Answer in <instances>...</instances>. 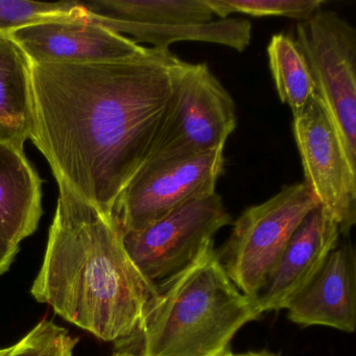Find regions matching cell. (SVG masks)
Instances as JSON below:
<instances>
[{
  "instance_id": "8992f818",
  "label": "cell",
  "mask_w": 356,
  "mask_h": 356,
  "mask_svg": "<svg viewBox=\"0 0 356 356\" xmlns=\"http://www.w3.org/2000/svg\"><path fill=\"white\" fill-rule=\"evenodd\" d=\"M318 202L305 183L286 185L274 197L243 210L218 257L230 280L253 300L291 235Z\"/></svg>"
},
{
  "instance_id": "44dd1931",
  "label": "cell",
  "mask_w": 356,
  "mask_h": 356,
  "mask_svg": "<svg viewBox=\"0 0 356 356\" xmlns=\"http://www.w3.org/2000/svg\"><path fill=\"white\" fill-rule=\"evenodd\" d=\"M234 356H279L268 351H249L243 354H235Z\"/></svg>"
},
{
  "instance_id": "52a82bcc",
  "label": "cell",
  "mask_w": 356,
  "mask_h": 356,
  "mask_svg": "<svg viewBox=\"0 0 356 356\" xmlns=\"http://www.w3.org/2000/svg\"><path fill=\"white\" fill-rule=\"evenodd\" d=\"M296 34L316 97L356 170V30L337 12L321 9L298 22Z\"/></svg>"
},
{
  "instance_id": "ffe728a7",
  "label": "cell",
  "mask_w": 356,
  "mask_h": 356,
  "mask_svg": "<svg viewBox=\"0 0 356 356\" xmlns=\"http://www.w3.org/2000/svg\"><path fill=\"white\" fill-rule=\"evenodd\" d=\"M18 252L19 245L0 238V276L9 270Z\"/></svg>"
},
{
  "instance_id": "7a4b0ae2",
  "label": "cell",
  "mask_w": 356,
  "mask_h": 356,
  "mask_svg": "<svg viewBox=\"0 0 356 356\" xmlns=\"http://www.w3.org/2000/svg\"><path fill=\"white\" fill-rule=\"evenodd\" d=\"M58 184L57 209L31 293L72 324L120 345L136 333L156 284L131 259L112 218Z\"/></svg>"
},
{
  "instance_id": "cb8c5ba5",
  "label": "cell",
  "mask_w": 356,
  "mask_h": 356,
  "mask_svg": "<svg viewBox=\"0 0 356 356\" xmlns=\"http://www.w3.org/2000/svg\"><path fill=\"white\" fill-rule=\"evenodd\" d=\"M0 356H3V350H0Z\"/></svg>"
},
{
  "instance_id": "8fae6325",
  "label": "cell",
  "mask_w": 356,
  "mask_h": 356,
  "mask_svg": "<svg viewBox=\"0 0 356 356\" xmlns=\"http://www.w3.org/2000/svg\"><path fill=\"white\" fill-rule=\"evenodd\" d=\"M8 38L30 63H113L147 57L152 49L92 22L81 3L72 15L16 29Z\"/></svg>"
},
{
  "instance_id": "5bb4252c",
  "label": "cell",
  "mask_w": 356,
  "mask_h": 356,
  "mask_svg": "<svg viewBox=\"0 0 356 356\" xmlns=\"http://www.w3.org/2000/svg\"><path fill=\"white\" fill-rule=\"evenodd\" d=\"M42 213V180L24 149L0 143V238L19 245Z\"/></svg>"
},
{
  "instance_id": "5b68a950",
  "label": "cell",
  "mask_w": 356,
  "mask_h": 356,
  "mask_svg": "<svg viewBox=\"0 0 356 356\" xmlns=\"http://www.w3.org/2000/svg\"><path fill=\"white\" fill-rule=\"evenodd\" d=\"M236 124L234 101L207 64L178 58L172 66V97L147 162L225 149Z\"/></svg>"
},
{
  "instance_id": "e0dca14e",
  "label": "cell",
  "mask_w": 356,
  "mask_h": 356,
  "mask_svg": "<svg viewBox=\"0 0 356 356\" xmlns=\"http://www.w3.org/2000/svg\"><path fill=\"white\" fill-rule=\"evenodd\" d=\"M218 19L239 13L252 17H285L307 20L322 9L325 0H206Z\"/></svg>"
},
{
  "instance_id": "603a6c76",
  "label": "cell",
  "mask_w": 356,
  "mask_h": 356,
  "mask_svg": "<svg viewBox=\"0 0 356 356\" xmlns=\"http://www.w3.org/2000/svg\"><path fill=\"white\" fill-rule=\"evenodd\" d=\"M235 354L232 353V351H231L229 348H227L226 350H224V351L220 352V353L216 354V355L214 356H234Z\"/></svg>"
},
{
  "instance_id": "7402d4cb",
  "label": "cell",
  "mask_w": 356,
  "mask_h": 356,
  "mask_svg": "<svg viewBox=\"0 0 356 356\" xmlns=\"http://www.w3.org/2000/svg\"><path fill=\"white\" fill-rule=\"evenodd\" d=\"M112 356H140V355H137V354L131 353V352L118 351V352H115V353H113V355H112Z\"/></svg>"
},
{
  "instance_id": "9c48e42d",
  "label": "cell",
  "mask_w": 356,
  "mask_h": 356,
  "mask_svg": "<svg viewBox=\"0 0 356 356\" xmlns=\"http://www.w3.org/2000/svg\"><path fill=\"white\" fill-rule=\"evenodd\" d=\"M232 222L218 193L191 202L161 220L124 236L141 274L154 284L186 268L214 235Z\"/></svg>"
},
{
  "instance_id": "7c38bea8",
  "label": "cell",
  "mask_w": 356,
  "mask_h": 356,
  "mask_svg": "<svg viewBox=\"0 0 356 356\" xmlns=\"http://www.w3.org/2000/svg\"><path fill=\"white\" fill-rule=\"evenodd\" d=\"M339 226L321 207L312 209L291 235L282 255L253 298L260 314L286 307L339 245Z\"/></svg>"
},
{
  "instance_id": "277c9868",
  "label": "cell",
  "mask_w": 356,
  "mask_h": 356,
  "mask_svg": "<svg viewBox=\"0 0 356 356\" xmlns=\"http://www.w3.org/2000/svg\"><path fill=\"white\" fill-rule=\"evenodd\" d=\"M81 5L92 22L154 49L200 41L243 51L251 41L249 20H214L206 0H93Z\"/></svg>"
},
{
  "instance_id": "6da1fadb",
  "label": "cell",
  "mask_w": 356,
  "mask_h": 356,
  "mask_svg": "<svg viewBox=\"0 0 356 356\" xmlns=\"http://www.w3.org/2000/svg\"><path fill=\"white\" fill-rule=\"evenodd\" d=\"M170 49L113 63H30L33 141L57 182L112 218L151 156L172 92Z\"/></svg>"
},
{
  "instance_id": "ba28073f",
  "label": "cell",
  "mask_w": 356,
  "mask_h": 356,
  "mask_svg": "<svg viewBox=\"0 0 356 356\" xmlns=\"http://www.w3.org/2000/svg\"><path fill=\"white\" fill-rule=\"evenodd\" d=\"M224 149L195 157L147 162L122 191L112 220L122 235L136 232L195 200L216 193Z\"/></svg>"
},
{
  "instance_id": "d6986e66",
  "label": "cell",
  "mask_w": 356,
  "mask_h": 356,
  "mask_svg": "<svg viewBox=\"0 0 356 356\" xmlns=\"http://www.w3.org/2000/svg\"><path fill=\"white\" fill-rule=\"evenodd\" d=\"M79 339L51 321H42L16 345L3 349V356H74Z\"/></svg>"
},
{
  "instance_id": "4fadbf2b",
  "label": "cell",
  "mask_w": 356,
  "mask_h": 356,
  "mask_svg": "<svg viewBox=\"0 0 356 356\" xmlns=\"http://www.w3.org/2000/svg\"><path fill=\"white\" fill-rule=\"evenodd\" d=\"M289 320L302 326L356 327V255L350 243L337 245L312 278L289 300Z\"/></svg>"
},
{
  "instance_id": "3957f363",
  "label": "cell",
  "mask_w": 356,
  "mask_h": 356,
  "mask_svg": "<svg viewBox=\"0 0 356 356\" xmlns=\"http://www.w3.org/2000/svg\"><path fill=\"white\" fill-rule=\"evenodd\" d=\"M260 316L255 302L225 272L212 239L186 268L156 284V295L131 339H140L137 355L214 356Z\"/></svg>"
},
{
  "instance_id": "ac0fdd59",
  "label": "cell",
  "mask_w": 356,
  "mask_h": 356,
  "mask_svg": "<svg viewBox=\"0 0 356 356\" xmlns=\"http://www.w3.org/2000/svg\"><path fill=\"white\" fill-rule=\"evenodd\" d=\"M80 8L76 1L39 3L29 0H0V37L28 24L72 15Z\"/></svg>"
},
{
  "instance_id": "9a60e30c",
  "label": "cell",
  "mask_w": 356,
  "mask_h": 356,
  "mask_svg": "<svg viewBox=\"0 0 356 356\" xmlns=\"http://www.w3.org/2000/svg\"><path fill=\"white\" fill-rule=\"evenodd\" d=\"M33 126L30 62L11 39L0 37V143L24 149Z\"/></svg>"
},
{
  "instance_id": "2e32d148",
  "label": "cell",
  "mask_w": 356,
  "mask_h": 356,
  "mask_svg": "<svg viewBox=\"0 0 356 356\" xmlns=\"http://www.w3.org/2000/svg\"><path fill=\"white\" fill-rule=\"evenodd\" d=\"M268 65L279 99L293 116L301 113L316 97L307 62L293 37L274 35L268 45Z\"/></svg>"
},
{
  "instance_id": "30bf717a",
  "label": "cell",
  "mask_w": 356,
  "mask_h": 356,
  "mask_svg": "<svg viewBox=\"0 0 356 356\" xmlns=\"http://www.w3.org/2000/svg\"><path fill=\"white\" fill-rule=\"evenodd\" d=\"M293 132L304 183L348 236L356 224V170L318 97L293 116Z\"/></svg>"
}]
</instances>
